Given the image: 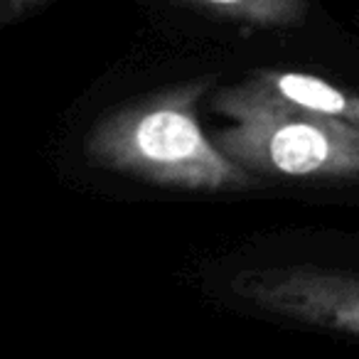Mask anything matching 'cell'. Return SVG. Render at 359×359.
I'll list each match as a JSON object with an SVG mask.
<instances>
[{
  "instance_id": "obj_3",
  "label": "cell",
  "mask_w": 359,
  "mask_h": 359,
  "mask_svg": "<svg viewBox=\"0 0 359 359\" xmlns=\"http://www.w3.org/2000/svg\"><path fill=\"white\" fill-rule=\"evenodd\" d=\"M231 285L241 298L271 315L359 337V271L323 266L249 269Z\"/></svg>"
},
{
  "instance_id": "obj_6",
  "label": "cell",
  "mask_w": 359,
  "mask_h": 359,
  "mask_svg": "<svg viewBox=\"0 0 359 359\" xmlns=\"http://www.w3.org/2000/svg\"><path fill=\"white\" fill-rule=\"evenodd\" d=\"M18 3H27V0H18Z\"/></svg>"
},
{
  "instance_id": "obj_5",
  "label": "cell",
  "mask_w": 359,
  "mask_h": 359,
  "mask_svg": "<svg viewBox=\"0 0 359 359\" xmlns=\"http://www.w3.org/2000/svg\"><path fill=\"white\" fill-rule=\"evenodd\" d=\"M251 27H295L308 15V0H182Z\"/></svg>"
},
{
  "instance_id": "obj_4",
  "label": "cell",
  "mask_w": 359,
  "mask_h": 359,
  "mask_svg": "<svg viewBox=\"0 0 359 359\" xmlns=\"http://www.w3.org/2000/svg\"><path fill=\"white\" fill-rule=\"evenodd\" d=\"M212 109L226 118L261 116H310L359 126V94L323 76L285 69H256L212 99Z\"/></svg>"
},
{
  "instance_id": "obj_1",
  "label": "cell",
  "mask_w": 359,
  "mask_h": 359,
  "mask_svg": "<svg viewBox=\"0 0 359 359\" xmlns=\"http://www.w3.org/2000/svg\"><path fill=\"white\" fill-rule=\"evenodd\" d=\"M212 76L153 91L111 111L91 128L86 155L94 165L133 175L145 182L177 190H241L251 172L207 138L197 106Z\"/></svg>"
},
{
  "instance_id": "obj_2",
  "label": "cell",
  "mask_w": 359,
  "mask_h": 359,
  "mask_svg": "<svg viewBox=\"0 0 359 359\" xmlns=\"http://www.w3.org/2000/svg\"><path fill=\"white\" fill-rule=\"evenodd\" d=\"M251 175L303 182H359V126L310 116L236 121L212 138Z\"/></svg>"
}]
</instances>
